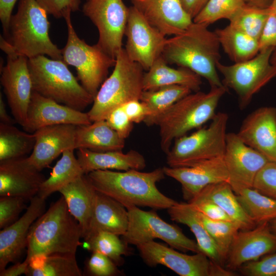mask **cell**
<instances>
[{"label":"cell","mask_w":276,"mask_h":276,"mask_svg":"<svg viewBox=\"0 0 276 276\" xmlns=\"http://www.w3.org/2000/svg\"><path fill=\"white\" fill-rule=\"evenodd\" d=\"M271 62L276 65V49H274L270 58Z\"/></svg>","instance_id":"obj_58"},{"label":"cell","mask_w":276,"mask_h":276,"mask_svg":"<svg viewBox=\"0 0 276 276\" xmlns=\"http://www.w3.org/2000/svg\"><path fill=\"white\" fill-rule=\"evenodd\" d=\"M81 238V227L62 196L31 226L25 260L29 262L33 257L52 254H76Z\"/></svg>","instance_id":"obj_3"},{"label":"cell","mask_w":276,"mask_h":276,"mask_svg":"<svg viewBox=\"0 0 276 276\" xmlns=\"http://www.w3.org/2000/svg\"><path fill=\"white\" fill-rule=\"evenodd\" d=\"M229 175V182L236 194L253 187L259 171L269 160L262 154L245 144L237 133H227L223 156Z\"/></svg>","instance_id":"obj_16"},{"label":"cell","mask_w":276,"mask_h":276,"mask_svg":"<svg viewBox=\"0 0 276 276\" xmlns=\"http://www.w3.org/2000/svg\"><path fill=\"white\" fill-rule=\"evenodd\" d=\"M118 265L107 256L98 252L92 254L86 261L85 272L92 276H117L122 275Z\"/></svg>","instance_id":"obj_43"},{"label":"cell","mask_w":276,"mask_h":276,"mask_svg":"<svg viewBox=\"0 0 276 276\" xmlns=\"http://www.w3.org/2000/svg\"><path fill=\"white\" fill-rule=\"evenodd\" d=\"M33 90L58 103L83 111L94 102L62 60L45 55L28 58Z\"/></svg>","instance_id":"obj_6"},{"label":"cell","mask_w":276,"mask_h":276,"mask_svg":"<svg viewBox=\"0 0 276 276\" xmlns=\"http://www.w3.org/2000/svg\"><path fill=\"white\" fill-rule=\"evenodd\" d=\"M7 56L6 65L1 68V83L14 119L24 128L33 91L28 58L17 53Z\"/></svg>","instance_id":"obj_15"},{"label":"cell","mask_w":276,"mask_h":276,"mask_svg":"<svg viewBox=\"0 0 276 276\" xmlns=\"http://www.w3.org/2000/svg\"><path fill=\"white\" fill-rule=\"evenodd\" d=\"M227 91L223 86L212 87L208 93L199 90L191 93L153 119L148 126L159 127L163 151L167 153L175 139L211 121L219 101Z\"/></svg>","instance_id":"obj_4"},{"label":"cell","mask_w":276,"mask_h":276,"mask_svg":"<svg viewBox=\"0 0 276 276\" xmlns=\"http://www.w3.org/2000/svg\"><path fill=\"white\" fill-rule=\"evenodd\" d=\"M167 210L172 221L189 227L202 253L213 262L224 266L225 262L216 244L197 219L195 209L189 203L177 202Z\"/></svg>","instance_id":"obj_30"},{"label":"cell","mask_w":276,"mask_h":276,"mask_svg":"<svg viewBox=\"0 0 276 276\" xmlns=\"http://www.w3.org/2000/svg\"><path fill=\"white\" fill-rule=\"evenodd\" d=\"M270 13L269 7L261 8L245 4L229 20V25L259 40Z\"/></svg>","instance_id":"obj_40"},{"label":"cell","mask_w":276,"mask_h":276,"mask_svg":"<svg viewBox=\"0 0 276 276\" xmlns=\"http://www.w3.org/2000/svg\"><path fill=\"white\" fill-rule=\"evenodd\" d=\"M125 140L108 124L105 120L90 124L77 125L75 148L96 152L122 150Z\"/></svg>","instance_id":"obj_29"},{"label":"cell","mask_w":276,"mask_h":276,"mask_svg":"<svg viewBox=\"0 0 276 276\" xmlns=\"http://www.w3.org/2000/svg\"><path fill=\"white\" fill-rule=\"evenodd\" d=\"M59 192L64 198L70 213L79 222L82 229V238H84L93 214L97 191L84 174Z\"/></svg>","instance_id":"obj_27"},{"label":"cell","mask_w":276,"mask_h":276,"mask_svg":"<svg viewBox=\"0 0 276 276\" xmlns=\"http://www.w3.org/2000/svg\"><path fill=\"white\" fill-rule=\"evenodd\" d=\"M119 236L110 232L101 231L84 240L87 249L91 252L101 253L120 266L124 263L123 256L129 255L131 252L128 244Z\"/></svg>","instance_id":"obj_38"},{"label":"cell","mask_w":276,"mask_h":276,"mask_svg":"<svg viewBox=\"0 0 276 276\" xmlns=\"http://www.w3.org/2000/svg\"><path fill=\"white\" fill-rule=\"evenodd\" d=\"M215 32L220 46L234 63L249 60L260 52L258 40L230 25Z\"/></svg>","instance_id":"obj_32"},{"label":"cell","mask_w":276,"mask_h":276,"mask_svg":"<svg viewBox=\"0 0 276 276\" xmlns=\"http://www.w3.org/2000/svg\"><path fill=\"white\" fill-rule=\"evenodd\" d=\"M128 212L121 203L97 191L94 210L84 240L103 231L123 236L128 226Z\"/></svg>","instance_id":"obj_26"},{"label":"cell","mask_w":276,"mask_h":276,"mask_svg":"<svg viewBox=\"0 0 276 276\" xmlns=\"http://www.w3.org/2000/svg\"><path fill=\"white\" fill-rule=\"evenodd\" d=\"M274 49L261 50L252 58L232 65L220 61L217 63V70L223 76V85L236 93L241 109L245 108L254 96L276 76V65L270 61Z\"/></svg>","instance_id":"obj_10"},{"label":"cell","mask_w":276,"mask_h":276,"mask_svg":"<svg viewBox=\"0 0 276 276\" xmlns=\"http://www.w3.org/2000/svg\"><path fill=\"white\" fill-rule=\"evenodd\" d=\"M87 113L45 97L33 90L24 129L34 133L43 127L59 125H88L91 123Z\"/></svg>","instance_id":"obj_21"},{"label":"cell","mask_w":276,"mask_h":276,"mask_svg":"<svg viewBox=\"0 0 276 276\" xmlns=\"http://www.w3.org/2000/svg\"><path fill=\"white\" fill-rule=\"evenodd\" d=\"M248 216L257 224L276 219V200L253 188H245L236 194Z\"/></svg>","instance_id":"obj_37"},{"label":"cell","mask_w":276,"mask_h":276,"mask_svg":"<svg viewBox=\"0 0 276 276\" xmlns=\"http://www.w3.org/2000/svg\"><path fill=\"white\" fill-rule=\"evenodd\" d=\"M147 21L165 36L182 33L193 22L180 0H131Z\"/></svg>","instance_id":"obj_24"},{"label":"cell","mask_w":276,"mask_h":276,"mask_svg":"<svg viewBox=\"0 0 276 276\" xmlns=\"http://www.w3.org/2000/svg\"><path fill=\"white\" fill-rule=\"evenodd\" d=\"M17 0H0V19L5 38L9 35V22L14 6Z\"/></svg>","instance_id":"obj_51"},{"label":"cell","mask_w":276,"mask_h":276,"mask_svg":"<svg viewBox=\"0 0 276 276\" xmlns=\"http://www.w3.org/2000/svg\"><path fill=\"white\" fill-rule=\"evenodd\" d=\"M269 8L271 12L276 15V0H272V2Z\"/></svg>","instance_id":"obj_57"},{"label":"cell","mask_w":276,"mask_h":276,"mask_svg":"<svg viewBox=\"0 0 276 276\" xmlns=\"http://www.w3.org/2000/svg\"><path fill=\"white\" fill-rule=\"evenodd\" d=\"M74 149L64 151L60 159L53 168L50 177L42 183L37 195L46 199L84 173L74 154Z\"/></svg>","instance_id":"obj_33"},{"label":"cell","mask_w":276,"mask_h":276,"mask_svg":"<svg viewBox=\"0 0 276 276\" xmlns=\"http://www.w3.org/2000/svg\"><path fill=\"white\" fill-rule=\"evenodd\" d=\"M141 257L150 267L165 266L180 276H234L202 252L189 255L153 241L136 246Z\"/></svg>","instance_id":"obj_12"},{"label":"cell","mask_w":276,"mask_h":276,"mask_svg":"<svg viewBox=\"0 0 276 276\" xmlns=\"http://www.w3.org/2000/svg\"><path fill=\"white\" fill-rule=\"evenodd\" d=\"M82 11L98 30L97 44L116 59L123 49L129 8L123 0H87Z\"/></svg>","instance_id":"obj_13"},{"label":"cell","mask_w":276,"mask_h":276,"mask_svg":"<svg viewBox=\"0 0 276 276\" xmlns=\"http://www.w3.org/2000/svg\"><path fill=\"white\" fill-rule=\"evenodd\" d=\"M48 13L36 0H19L16 13L11 16L7 39L16 52L28 58L48 55L62 60L61 51L49 36Z\"/></svg>","instance_id":"obj_5"},{"label":"cell","mask_w":276,"mask_h":276,"mask_svg":"<svg viewBox=\"0 0 276 276\" xmlns=\"http://www.w3.org/2000/svg\"><path fill=\"white\" fill-rule=\"evenodd\" d=\"M35 143L34 134L0 123V162L27 156Z\"/></svg>","instance_id":"obj_36"},{"label":"cell","mask_w":276,"mask_h":276,"mask_svg":"<svg viewBox=\"0 0 276 276\" xmlns=\"http://www.w3.org/2000/svg\"><path fill=\"white\" fill-rule=\"evenodd\" d=\"M95 189L123 204L168 209L178 202L163 194L156 183L165 178L163 168L150 172L137 170H96L86 174Z\"/></svg>","instance_id":"obj_1"},{"label":"cell","mask_w":276,"mask_h":276,"mask_svg":"<svg viewBox=\"0 0 276 276\" xmlns=\"http://www.w3.org/2000/svg\"><path fill=\"white\" fill-rule=\"evenodd\" d=\"M195 211L197 219L214 241L225 264L232 241L240 230L239 225L234 221L213 220L196 209Z\"/></svg>","instance_id":"obj_39"},{"label":"cell","mask_w":276,"mask_h":276,"mask_svg":"<svg viewBox=\"0 0 276 276\" xmlns=\"http://www.w3.org/2000/svg\"><path fill=\"white\" fill-rule=\"evenodd\" d=\"M201 84L200 76L186 67L174 68L168 66L162 55L154 61L143 77L144 90L181 85L195 92L199 90Z\"/></svg>","instance_id":"obj_28"},{"label":"cell","mask_w":276,"mask_h":276,"mask_svg":"<svg viewBox=\"0 0 276 276\" xmlns=\"http://www.w3.org/2000/svg\"><path fill=\"white\" fill-rule=\"evenodd\" d=\"M252 188L276 200V163L269 162L259 171Z\"/></svg>","instance_id":"obj_45"},{"label":"cell","mask_w":276,"mask_h":276,"mask_svg":"<svg viewBox=\"0 0 276 276\" xmlns=\"http://www.w3.org/2000/svg\"><path fill=\"white\" fill-rule=\"evenodd\" d=\"M67 39L61 50L62 60L76 70L81 84L95 98L106 79L109 69L114 66L116 59L105 53L97 44L90 45L80 38L71 20V13L65 17Z\"/></svg>","instance_id":"obj_9"},{"label":"cell","mask_w":276,"mask_h":276,"mask_svg":"<svg viewBox=\"0 0 276 276\" xmlns=\"http://www.w3.org/2000/svg\"><path fill=\"white\" fill-rule=\"evenodd\" d=\"M185 11L193 18L199 13L208 0H180Z\"/></svg>","instance_id":"obj_52"},{"label":"cell","mask_w":276,"mask_h":276,"mask_svg":"<svg viewBox=\"0 0 276 276\" xmlns=\"http://www.w3.org/2000/svg\"><path fill=\"white\" fill-rule=\"evenodd\" d=\"M275 251L276 236L271 231L269 222H263L252 229L238 232L232 241L225 265L234 270Z\"/></svg>","instance_id":"obj_17"},{"label":"cell","mask_w":276,"mask_h":276,"mask_svg":"<svg viewBox=\"0 0 276 276\" xmlns=\"http://www.w3.org/2000/svg\"><path fill=\"white\" fill-rule=\"evenodd\" d=\"M77 150V158L85 174L96 170H142L146 166L143 155L134 150L127 153L122 150L96 152L81 148Z\"/></svg>","instance_id":"obj_25"},{"label":"cell","mask_w":276,"mask_h":276,"mask_svg":"<svg viewBox=\"0 0 276 276\" xmlns=\"http://www.w3.org/2000/svg\"><path fill=\"white\" fill-rule=\"evenodd\" d=\"M105 120L109 126L124 140L129 136L133 128V123L122 106L112 110L107 116Z\"/></svg>","instance_id":"obj_47"},{"label":"cell","mask_w":276,"mask_h":276,"mask_svg":"<svg viewBox=\"0 0 276 276\" xmlns=\"http://www.w3.org/2000/svg\"><path fill=\"white\" fill-rule=\"evenodd\" d=\"M22 216L0 232V271L15 262L27 248L28 236L33 223L44 212L45 199L37 195L30 200Z\"/></svg>","instance_id":"obj_20"},{"label":"cell","mask_w":276,"mask_h":276,"mask_svg":"<svg viewBox=\"0 0 276 276\" xmlns=\"http://www.w3.org/2000/svg\"><path fill=\"white\" fill-rule=\"evenodd\" d=\"M237 134L245 144L276 163L275 107L263 106L252 111Z\"/></svg>","instance_id":"obj_18"},{"label":"cell","mask_w":276,"mask_h":276,"mask_svg":"<svg viewBox=\"0 0 276 276\" xmlns=\"http://www.w3.org/2000/svg\"><path fill=\"white\" fill-rule=\"evenodd\" d=\"M192 91L188 87L181 85H167L144 90L140 101L146 106L149 111V115L144 122L148 126L153 119Z\"/></svg>","instance_id":"obj_35"},{"label":"cell","mask_w":276,"mask_h":276,"mask_svg":"<svg viewBox=\"0 0 276 276\" xmlns=\"http://www.w3.org/2000/svg\"><path fill=\"white\" fill-rule=\"evenodd\" d=\"M239 269L246 276H276V251L247 262Z\"/></svg>","instance_id":"obj_44"},{"label":"cell","mask_w":276,"mask_h":276,"mask_svg":"<svg viewBox=\"0 0 276 276\" xmlns=\"http://www.w3.org/2000/svg\"><path fill=\"white\" fill-rule=\"evenodd\" d=\"M121 106L133 123L144 122L149 115L147 107L139 100L129 101Z\"/></svg>","instance_id":"obj_50"},{"label":"cell","mask_w":276,"mask_h":276,"mask_svg":"<svg viewBox=\"0 0 276 276\" xmlns=\"http://www.w3.org/2000/svg\"><path fill=\"white\" fill-rule=\"evenodd\" d=\"M28 156L0 162V196H15L30 200L45 180Z\"/></svg>","instance_id":"obj_22"},{"label":"cell","mask_w":276,"mask_h":276,"mask_svg":"<svg viewBox=\"0 0 276 276\" xmlns=\"http://www.w3.org/2000/svg\"><path fill=\"white\" fill-rule=\"evenodd\" d=\"M29 262L25 260L22 262H17L14 265L0 271V276H18L26 274Z\"/></svg>","instance_id":"obj_53"},{"label":"cell","mask_w":276,"mask_h":276,"mask_svg":"<svg viewBox=\"0 0 276 276\" xmlns=\"http://www.w3.org/2000/svg\"><path fill=\"white\" fill-rule=\"evenodd\" d=\"M143 70L123 48L116 58L112 73L101 85L87 112L91 122L105 120L112 110L129 101L140 100L144 91Z\"/></svg>","instance_id":"obj_7"},{"label":"cell","mask_w":276,"mask_h":276,"mask_svg":"<svg viewBox=\"0 0 276 276\" xmlns=\"http://www.w3.org/2000/svg\"><path fill=\"white\" fill-rule=\"evenodd\" d=\"M48 14L59 18L78 11L81 0H36Z\"/></svg>","instance_id":"obj_46"},{"label":"cell","mask_w":276,"mask_h":276,"mask_svg":"<svg viewBox=\"0 0 276 276\" xmlns=\"http://www.w3.org/2000/svg\"><path fill=\"white\" fill-rule=\"evenodd\" d=\"M227 113L215 114L207 127L199 128L190 135L175 139L166 153L168 167H190L224 155L226 142Z\"/></svg>","instance_id":"obj_8"},{"label":"cell","mask_w":276,"mask_h":276,"mask_svg":"<svg viewBox=\"0 0 276 276\" xmlns=\"http://www.w3.org/2000/svg\"><path fill=\"white\" fill-rule=\"evenodd\" d=\"M259 44L260 51L268 48L276 49V15L271 11L259 39Z\"/></svg>","instance_id":"obj_49"},{"label":"cell","mask_w":276,"mask_h":276,"mask_svg":"<svg viewBox=\"0 0 276 276\" xmlns=\"http://www.w3.org/2000/svg\"><path fill=\"white\" fill-rule=\"evenodd\" d=\"M195 209L213 220L233 221L218 205L199 196H196L188 202Z\"/></svg>","instance_id":"obj_48"},{"label":"cell","mask_w":276,"mask_h":276,"mask_svg":"<svg viewBox=\"0 0 276 276\" xmlns=\"http://www.w3.org/2000/svg\"><path fill=\"white\" fill-rule=\"evenodd\" d=\"M166 175L179 182L183 198L189 202L206 186L229 182V175L223 157L207 160L190 167H164Z\"/></svg>","instance_id":"obj_19"},{"label":"cell","mask_w":276,"mask_h":276,"mask_svg":"<svg viewBox=\"0 0 276 276\" xmlns=\"http://www.w3.org/2000/svg\"><path fill=\"white\" fill-rule=\"evenodd\" d=\"M16 122L14 119L12 118L8 114L5 103L3 98L2 94H0V123L13 125Z\"/></svg>","instance_id":"obj_54"},{"label":"cell","mask_w":276,"mask_h":276,"mask_svg":"<svg viewBox=\"0 0 276 276\" xmlns=\"http://www.w3.org/2000/svg\"><path fill=\"white\" fill-rule=\"evenodd\" d=\"M220 47L215 31L193 22L182 33L167 39L162 56L169 64L187 68L205 78L211 87L224 86L216 68Z\"/></svg>","instance_id":"obj_2"},{"label":"cell","mask_w":276,"mask_h":276,"mask_svg":"<svg viewBox=\"0 0 276 276\" xmlns=\"http://www.w3.org/2000/svg\"><path fill=\"white\" fill-rule=\"evenodd\" d=\"M246 4L256 7L261 8H268L272 0H245Z\"/></svg>","instance_id":"obj_55"},{"label":"cell","mask_w":276,"mask_h":276,"mask_svg":"<svg viewBox=\"0 0 276 276\" xmlns=\"http://www.w3.org/2000/svg\"><path fill=\"white\" fill-rule=\"evenodd\" d=\"M125 35L128 56L147 71L162 55L167 40L133 6L129 8Z\"/></svg>","instance_id":"obj_14"},{"label":"cell","mask_w":276,"mask_h":276,"mask_svg":"<svg viewBox=\"0 0 276 276\" xmlns=\"http://www.w3.org/2000/svg\"><path fill=\"white\" fill-rule=\"evenodd\" d=\"M269 225L271 231L276 236V219L270 221Z\"/></svg>","instance_id":"obj_56"},{"label":"cell","mask_w":276,"mask_h":276,"mask_svg":"<svg viewBox=\"0 0 276 276\" xmlns=\"http://www.w3.org/2000/svg\"><path fill=\"white\" fill-rule=\"evenodd\" d=\"M245 4V0H208L193 21L209 26L221 19L229 20Z\"/></svg>","instance_id":"obj_41"},{"label":"cell","mask_w":276,"mask_h":276,"mask_svg":"<svg viewBox=\"0 0 276 276\" xmlns=\"http://www.w3.org/2000/svg\"><path fill=\"white\" fill-rule=\"evenodd\" d=\"M77 125L59 124L38 129L33 133L34 148L28 156L29 162L39 171L48 167L67 149L75 150Z\"/></svg>","instance_id":"obj_23"},{"label":"cell","mask_w":276,"mask_h":276,"mask_svg":"<svg viewBox=\"0 0 276 276\" xmlns=\"http://www.w3.org/2000/svg\"><path fill=\"white\" fill-rule=\"evenodd\" d=\"M27 200L15 196H0V228L3 229L13 224L19 218L26 206Z\"/></svg>","instance_id":"obj_42"},{"label":"cell","mask_w":276,"mask_h":276,"mask_svg":"<svg viewBox=\"0 0 276 276\" xmlns=\"http://www.w3.org/2000/svg\"><path fill=\"white\" fill-rule=\"evenodd\" d=\"M127 209L128 226L122 239L127 244L137 246L159 239L183 252H202L196 242L186 236L178 226L163 220L155 211H146L138 206Z\"/></svg>","instance_id":"obj_11"},{"label":"cell","mask_w":276,"mask_h":276,"mask_svg":"<svg viewBox=\"0 0 276 276\" xmlns=\"http://www.w3.org/2000/svg\"><path fill=\"white\" fill-rule=\"evenodd\" d=\"M27 276H81L76 254H52L29 261Z\"/></svg>","instance_id":"obj_34"},{"label":"cell","mask_w":276,"mask_h":276,"mask_svg":"<svg viewBox=\"0 0 276 276\" xmlns=\"http://www.w3.org/2000/svg\"><path fill=\"white\" fill-rule=\"evenodd\" d=\"M197 196L208 199L218 205L239 225L240 230L252 229L257 225L244 210L228 181L211 184Z\"/></svg>","instance_id":"obj_31"}]
</instances>
